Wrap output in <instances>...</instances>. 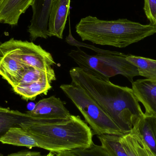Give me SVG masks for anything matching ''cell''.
Instances as JSON below:
<instances>
[{
  "label": "cell",
  "mask_w": 156,
  "mask_h": 156,
  "mask_svg": "<svg viewBox=\"0 0 156 156\" xmlns=\"http://www.w3.org/2000/svg\"><path fill=\"white\" fill-rule=\"evenodd\" d=\"M72 84L85 90L125 134L145 115L133 90L80 67L70 69Z\"/></svg>",
  "instance_id": "cell-1"
},
{
  "label": "cell",
  "mask_w": 156,
  "mask_h": 156,
  "mask_svg": "<svg viewBox=\"0 0 156 156\" xmlns=\"http://www.w3.org/2000/svg\"><path fill=\"white\" fill-rule=\"evenodd\" d=\"M19 126L37 141L39 148L55 153L86 149L93 144L92 133L79 115L58 122L37 121L29 117Z\"/></svg>",
  "instance_id": "cell-2"
},
{
  "label": "cell",
  "mask_w": 156,
  "mask_h": 156,
  "mask_svg": "<svg viewBox=\"0 0 156 156\" xmlns=\"http://www.w3.org/2000/svg\"><path fill=\"white\" fill-rule=\"evenodd\" d=\"M83 41L123 48L156 33L154 25L142 24L127 19L107 21L94 16L82 18L76 26Z\"/></svg>",
  "instance_id": "cell-3"
},
{
  "label": "cell",
  "mask_w": 156,
  "mask_h": 156,
  "mask_svg": "<svg viewBox=\"0 0 156 156\" xmlns=\"http://www.w3.org/2000/svg\"><path fill=\"white\" fill-rule=\"evenodd\" d=\"M68 56L79 67L105 77L122 75L132 83L135 77L139 76L136 67L127 60V55L123 53L105 50L102 53L91 55L78 48L71 50Z\"/></svg>",
  "instance_id": "cell-4"
},
{
  "label": "cell",
  "mask_w": 156,
  "mask_h": 156,
  "mask_svg": "<svg viewBox=\"0 0 156 156\" xmlns=\"http://www.w3.org/2000/svg\"><path fill=\"white\" fill-rule=\"evenodd\" d=\"M60 88L83 115L93 134H125L85 90L72 83L61 84Z\"/></svg>",
  "instance_id": "cell-5"
},
{
  "label": "cell",
  "mask_w": 156,
  "mask_h": 156,
  "mask_svg": "<svg viewBox=\"0 0 156 156\" xmlns=\"http://www.w3.org/2000/svg\"><path fill=\"white\" fill-rule=\"evenodd\" d=\"M0 48L10 52L23 65L37 69L56 78L52 67L56 64L51 54L41 46L12 38L0 44Z\"/></svg>",
  "instance_id": "cell-6"
},
{
  "label": "cell",
  "mask_w": 156,
  "mask_h": 156,
  "mask_svg": "<svg viewBox=\"0 0 156 156\" xmlns=\"http://www.w3.org/2000/svg\"><path fill=\"white\" fill-rule=\"evenodd\" d=\"M26 113L32 119L47 122L68 120L71 116L64 102L55 96L40 100Z\"/></svg>",
  "instance_id": "cell-7"
},
{
  "label": "cell",
  "mask_w": 156,
  "mask_h": 156,
  "mask_svg": "<svg viewBox=\"0 0 156 156\" xmlns=\"http://www.w3.org/2000/svg\"><path fill=\"white\" fill-rule=\"evenodd\" d=\"M53 0H34L33 16L28 27L31 41L38 37L47 39L48 18Z\"/></svg>",
  "instance_id": "cell-8"
},
{
  "label": "cell",
  "mask_w": 156,
  "mask_h": 156,
  "mask_svg": "<svg viewBox=\"0 0 156 156\" xmlns=\"http://www.w3.org/2000/svg\"><path fill=\"white\" fill-rule=\"evenodd\" d=\"M71 0H53L48 26V37L63 39Z\"/></svg>",
  "instance_id": "cell-9"
},
{
  "label": "cell",
  "mask_w": 156,
  "mask_h": 156,
  "mask_svg": "<svg viewBox=\"0 0 156 156\" xmlns=\"http://www.w3.org/2000/svg\"><path fill=\"white\" fill-rule=\"evenodd\" d=\"M28 68L10 52L0 48V76L12 88L18 84Z\"/></svg>",
  "instance_id": "cell-10"
},
{
  "label": "cell",
  "mask_w": 156,
  "mask_h": 156,
  "mask_svg": "<svg viewBox=\"0 0 156 156\" xmlns=\"http://www.w3.org/2000/svg\"><path fill=\"white\" fill-rule=\"evenodd\" d=\"M132 90L145 109V115L156 117V81L147 79L132 82Z\"/></svg>",
  "instance_id": "cell-11"
},
{
  "label": "cell",
  "mask_w": 156,
  "mask_h": 156,
  "mask_svg": "<svg viewBox=\"0 0 156 156\" xmlns=\"http://www.w3.org/2000/svg\"><path fill=\"white\" fill-rule=\"evenodd\" d=\"M34 0H0V23L12 26L18 24L21 15L31 6Z\"/></svg>",
  "instance_id": "cell-12"
},
{
  "label": "cell",
  "mask_w": 156,
  "mask_h": 156,
  "mask_svg": "<svg viewBox=\"0 0 156 156\" xmlns=\"http://www.w3.org/2000/svg\"><path fill=\"white\" fill-rule=\"evenodd\" d=\"M120 141L128 156H156L135 127L130 133L120 136Z\"/></svg>",
  "instance_id": "cell-13"
},
{
  "label": "cell",
  "mask_w": 156,
  "mask_h": 156,
  "mask_svg": "<svg viewBox=\"0 0 156 156\" xmlns=\"http://www.w3.org/2000/svg\"><path fill=\"white\" fill-rule=\"evenodd\" d=\"M0 142L5 144L24 147L30 149L33 147H39L34 138L20 126L9 129L0 137Z\"/></svg>",
  "instance_id": "cell-14"
},
{
  "label": "cell",
  "mask_w": 156,
  "mask_h": 156,
  "mask_svg": "<svg viewBox=\"0 0 156 156\" xmlns=\"http://www.w3.org/2000/svg\"><path fill=\"white\" fill-rule=\"evenodd\" d=\"M52 82L48 79H44L29 84L16 85L12 88L14 91L22 96L26 101H34L38 95L47 94L52 88Z\"/></svg>",
  "instance_id": "cell-15"
},
{
  "label": "cell",
  "mask_w": 156,
  "mask_h": 156,
  "mask_svg": "<svg viewBox=\"0 0 156 156\" xmlns=\"http://www.w3.org/2000/svg\"><path fill=\"white\" fill-rule=\"evenodd\" d=\"M134 127L156 156V117L145 115Z\"/></svg>",
  "instance_id": "cell-16"
},
{
  "label": "cell",
  "mask_w": 156,
  "mask_h": 156,
  "mask_svg": "<svg viewBox=\"0 0 156 156\" xmlns=\"http://www.w3.org/2000/svg\"><path fill=\"white\" fill-rule=\"evenodd\" d=\"M29 117L26 113L0 106V137L11 128L19 127L21 123Z\"/></svg>",
  "instance_id": "cell-17"
},
{
  "label": "cell",
  "mask_w": 156,
  "mask_h": 156,
  "mask_svg": "<svg viewBox=\"0 0 156 156\" xmlns=\"http://www.w3.org/2000/svg\"><path fill=\"white\" fill-rule=\"evenodd\" d=\"M126 58L136 67L139 76L156 81V60L132 55H127Z\"/></svg>",
  "instance_id": "cell-18"
},
{
  "label": "cell",
  "mask_w": 156,
  "mask_h": 156,
  "mask_svg": "<svg viewBox=\"0 0 156 156\" xmlns=\"http://www.w3.org/2000/svg\"><path fill=\"white\" fill-rule=\"evenodd\" d=\"M120 136L114 135L98 136L101 146L109 156H128L121 144Z\"/></svg>",
  "instance_id": "cell-19"
},
{
  "label": "cell",
  "mask_w": 156,
  "mask_h": 156,
  "mask_svg": "<svg viewBox=\"0 0 156 156\" xmlns=\"http://www.w3.org/2000/svg\"><path fill=\"white\" fill-rule=\"evenodd\" d=\"M71 151L79 156H109L101 146L94 143L89 148Z\"/></svg>",
  "instance_id": "cell-20"
},
{
  "label": "cell",
  "mask_w": 156,
  "mask_h": 156,
  "mask_svg": "<svg viewBox=\"0 0 156 156\" xmlns=\"http://www.w3.org/2000/svg\"><path fill=\"white\" fill-rule=\"evenodd\" d=\"M144 11L147 19L155 26L156 24V0H144Z\"/></svg>",
  "instance_id": "cell-21"
},
{
  "label": "cell",
  "mask_w": 156,
  "mask_h": 156,
  "mask_svg": "<svg viewBox=\"0 0 156 156\" xmlns=\"http://www.w3.org/2000/svg\"><path fill=\"white\" fill-rule=\"evenodd\" d=\"M0 156L1 155H0ZM5 156H46L41 154L40 152H34V151H21L17 153L10 154Z\"/></svg>",
  "instance_id": "cell-22"
},
{
  "label": "cell",
  "mask_w": 156,
  "mask_h": 156,
  "mask_svg": "<svg viewBox=\"0 0 156 156\" xmlns=\"http://www.w3.org/2000/svg\"><path fill=\"white\" fill-rule=\"evenodd\" d=\"M56 156H79L72 151H63L56 153Z\"/></svg>",
  "instance_id": "cell-23"
},
{
  "label": "cell",
  "mask_w": 156,
  "mask_h": 156,
  "mask_svg": "<svg viewBox=\"0 0 156 156\" xmlns=\"http://www.w3.org/2000/svg\"><path fill=\"white\" fill-rule=\"evenodd\" d=\"M56 153L49 152V154H48L46 156H56Z\"/></svg>",
  "instance_id": "cell-24"
},
{
  "label": "cell",
  "mask_w": 156,
  "mask_h": 156,
  "mask_svg": "<svg viewBox=\"0 0 156 156\" xmlns=\"http://www.w3.org/2000/svg\"><path fill=\"white\" fill-rule=\"evenodd\" d=\"M155 27H156V25H155Z\"/></svg>",
  "instance_id": "cell-25"
}]
</instances>
